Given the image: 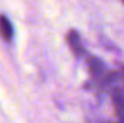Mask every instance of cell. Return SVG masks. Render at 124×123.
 Masks as SVG:
<instances>
[{
	"label": "cell",
	"mask_w": 124,
	"mask_h": 123,
	"mask_svg": "<svg viewBox=\"0 0 124 123\" xmlns=\"http://www.w3.org/2000/svg\"><path fill=\"white\" fill-rule=\"evenodd\" d=\"M111 98L115 106L116 116L119 121L124 122V84L115 86L111 90Z\"/></svg>",
	"instance_id": "1"
},
{
	"label": "cell",
	"mask_w": 124,
	"mask_h": 123,
	"mask_svg": "<svg viewBox=\"0 0 124 123\" xmlns=\"http://www.w3.org/2000/svg\"><path fill=\"white\" fill-rule=\"evenodd\" d=\"M0 36L6 42H10L13 38V27L8 18L4 15H0Z\"/></svg>",
	"instance_id": "3"
},
{
	"label": "cell",
	"mask_w": 124,
	"mask_h": 123,
	"mask_svg": "<svg viewBox=\"0 0 124 123\" xmlns=\"http://www.w3.org/2000/svg\"><path fill=\"white\" fill-rule=\"evenodd\" d=\"M122 2H123V4H124V0H122Z\"/></svg>",
	"instance_id": "5"
},
{
	"label": "cell",
	"mask_w": 124,
	"mask_h": 123,
	"mask_svg": "<svg viewBox=\"0 0 124 123\" xmlns=\"http://www.w3.org/2000/svg\"><path fill=\"white\" fill-rule=\"evenodd\" d=\"M66 41H68V45H69L70 49L72 51V53L76 57H82L84 54H87V51H85V48L83 47L82 45L80 34L75 29H71L66 34Z\"/></svg>",
	"instance_id": "2"
},
{
	"label": "cell",
	"mask_w": 124,
	"mask_h": 123,
	"mask_svg": "<svg viewBox=\"0 0 124 123\" xmlns=\"http://www.w3.org/2000/svg\"><path fill=\"white\" fill-rule=\"evenodd\" d=\"M119 75H121V79L123 80V79H124V66L122 68V69H121V71H119Z\"/></svg>",
	"instance_id": "4"
}]
</instances>
